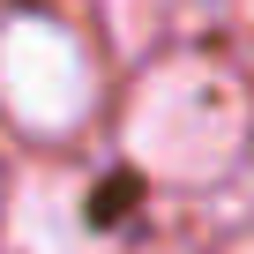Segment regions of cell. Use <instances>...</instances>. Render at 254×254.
<instances>
[{"label":"cell","instance_id":"obj_1","mask_svg":"<svg viewBox=\"0 0 254 254\" xmlns=\"http://www.w3.org/2000/svg\"><path fill=\"white\" fill-rule=\"evenodd\" d=\"M127 157L150 180L209 187L247 157V90L217 60H165L127 105Z\"/></svg>","mask_w":254,"mask_h":254},{"label":"cell","instance_id":"obj_2","mask_svg":"<svg viewBox=\"0 0 254 254\" xmlns=\"http://www.w3.org/2000/svg\"><path fill=\"white\" fill-rule=\"evenodd\" d=\"M97 105V53L60 15H15L0 30V112L23 135H75Z\"/></svg>","mask_w":254,"mask_h":254},{"label":"cell","instance_id":"obj_3","mask_svg":"<svg viewBox=\"0 0 254 254\" xmlns=\"http://www.w3.org/2000/svg\"><path fill=\"white\" fill-rule=\"evenodd\" d=\"M8 254H112V239L97 232L82 180L23 172L8 194Z\"/></svg>","mask_w":254,"mask_h":254},{"label":"cell","instance_id":"obj_4","mask_svg":"<svg viewBox=\"0 0 254 254\" xmlns=\"http://www.w3.org/2000/svg\"><path fill=\"white\" fill-rule=\"evenodd\" d=\"M232 254H254V239H239V247H232Z\"/></svg>","mask_w":254,"mask_h":254}]
</instances>
